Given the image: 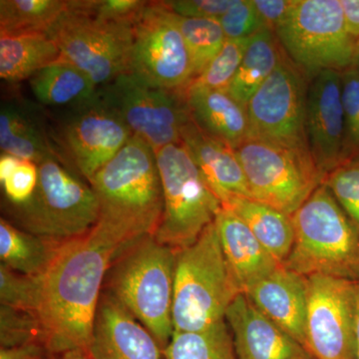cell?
I'll return each instance as SVG.
<instances>
[{
  "mask_svg": "<svg viewBox=\"0 0 359 359\" xmlns=\"http://www.w3.org/2000/svg\"><path fill=\"white\" fill-rule=\"evenodd\" d=\"M46 359H92L86 351L73 349L57 354H50Z\"/></svg>",
  "mask_w": 359,
  "mask_h": 359,
  "instance_id": "ee69618b",
  "label": "cell"
},
{
  "mask_svg": "<svg viewBox=\"0 0 359 359\" xmlns=\"http://www.w3.org/2000/svg\"><path fill=\"white\" fill-rule=\"evenodd\" d=\"M218 20L226 39H250L266 28L252 0H236Z\"/></svg>",
  "mask_w": 359,
  "mask_h": 359,
  "instance_id": "8d00e7d4",
  "label": "cell"
},
{
  "mask_svg": "<svg viewBox=\"0 0 359 359\" xmlns=\"http://www.w3.org/2000/svg\"><path fill=\"white\" fill-rule=\"evenodd\" d=\"M0 182L9 204H22L32 197L36 189L39 165L30 161L20 160L18 166Z\"/></svg>",
  "mask_w": 359,
  "mask_h": 359,
  "instance_id": "74e56055",
  "label": "cell"
},
{
  "mask_svg": "<svg viewBox=\"0 0 359 359\" xmlns=\"http://www.w3.org/2000/svg\"><path fill=\"white\" fill-rule=\"evenodd\" d=\"M7 211L14 226L59 243L86 235L99 219L93 189L60 159L39 163L34 193L22 204H9Z\"/></svg>",
  "mask_w": 359,
  "mask_h": 359,
  "instance_id": "8992f818",
  "label": "cell"
},
{
  "mask_svg": "<svg viewBox=\"0 0 359 359\" xmlns=\"http://www.w3.org/2000/svg\"><path fill=\"white\" fill-rule=\"evenodd\" d=\"M347 30L354 39H359V0H340Z\"/></svg>",
  "mask_w": 359,
  "mask_h": 359,
  "instance_id": "7bdbcfd3",
  "label": "cell"
},
{
  "mask_svg": "<svg viewBox=\"0 0 359 359\" xmlns=\"http://www.w3.org/2000/svg\"><path fill=\"white\" fill-rule=\"evenodd\" d=\"M358 282L334 276L306 278L304 348L313 359H356Z\"/></svg>",
  "mask_w": 359,
  "mask_h": 359,
  "instance_id": "9a60e30c",
  "label": "cell"
},
{
  "mask_svg": "<svg viewBox=\"0 0 359 359\" xmlns=\"http://www.w3.org/2000/svg\"><path fill=\"white\" fill-rule=\"evenodd\" d=\"M69 0H1L0 34L48 33Z\"/></svg>",
  "mask_w": 359,
  "mask_h": 359,
  "instance_id": "f1b7e54d",
  "label": "cell"
},
{
  "mask_svg": "<svg viewBox=\"0 0 359 359\" xmlns=\"http://www.w3.org/2000/svg\"><path fill=\"white\" fill-rule=\"evenodd\" d=\"M129 72L170 91L184 92L193 81L178 15L163 1H148L135 21Z\"/></svg>",
  "mask_w": 359,
  "mask_h": 359,
  "instance_id": "8fae6325",
  "label": "cell"
},
{
  "mask_svg": "<svg viewBox=\"0 0 359 359\" xmlns=\"http://www.w3.org/2000/svg\"><path fill=\"white\" fill-rule=\"evenodd\" d=\"M33 95L44 105L74 106L95 97L97 87L74 65L61 58L42 68L29 79Z\"/></svg>",
  "mask_w": 359,
  "mask_h": 359,
  "instance_id": "4316f807",
  "label": "cell"
},
{
  "mask_svg": "<svg viewBox=\"0 0 359 359\" xmlns=\"http://www.w3.org/2000/svg\"><path fill=\"white\" fill-rule=\"evenodd\" d=\"M42 276H29L0 264V302L37 316L41 302Z\"/></svg>",
  "mask_w": 359,
  "mask_h": 359,
  "instance_id": "1f68e13d",
  "label": "cell"
},
{
  "mask_svg": "<svg viewBox=\"0 0 359 359\" xmlns=\"http://www.w3.org/2000/svg\"><path fill=\"white\" fill-rule=\"evenodd\" d=\"M236 153L252 199L290 216L325 181L311 153L304 151L247 138L236 149Z\"/></svg>",
  "mask_w": 359,
  "mask_h": 359,
  "instance_id": "30bf717a",
  "label": "cell"
},
{
  "mask_svg": "<svg viewBox=\"0 0 359 359\" xmlns=\"http://www.w3.org/2000/svg\"><path fill=\"white\" fill-rule=\"evenodd\" d=\"M268 29L275 32L289 13L294 0H252Z\"/></svg>",
  "mask_w": 359,
  "mask_h": 359,
  "instance_id": "60d3db41",
  "label": "cell"
},
{
  "mask_svg": "<svg viewBox=\"0 0 359 359\" xmlns=\"http://www.w3.org/2000/svg\"><path fill=\"white\" fill-rule=\"evenodd\" d=\"M184 95L191 119L205 134L235 150L249 137L247 108L228 92L192 82Z\"/></svg>",
  "mask_w": 359,
  "mask_h": 359,
  "instance_id": "44dd1931",
  "label": "cell"
},
{
  "mask_svg": "<svg viewBox=\"0 0 359 359\" xmlns=\"http://www.w3.org/2000/svg\"><path fill=\"white\" fill-rule=\"evenodd\" d=\"M62 58L48 33L0 34V77L9 83L30 79Z\"/></svg>",
  "mask_w": 359,
  "mask_h": 359,
  "instance_id": "d4e9b609",
  "label": "cell"
},
{
  "mask_svg": "<svg viewBox=\"0 0 359 359\" xmlns=\"http://www.w3.org/2000/svg\"><path fill=\"white\" fill-rule=\"evenodd\" d=\"M306 133L314 164L325 179L344 161L346 124L341 73L323 71L309 82Z\"/></svg>",
  "mask_w": 359,
  "mask_h": 359,
  "instance_id": "2e32d148",
  "label": "cell"
},
{
  "mask_svg": "<svg viewBox=\"0 0 359 359\" xmlns=\"http://www.w3.org/2000/svg\"><path fill=\"white\" fill-rule=\"evenodd\" d=\"M178 20L190 54L193 78L196 79L218 55L226 39L218 18L178 16Z\"/></svg>",
  "mask_w": 359,
  "mask_h": 359,
  "instance_id": "4dcf8cb0",
  "label": "cell"
},
{
  "mask_svg": "<svg viewBox=\"0 0 359 359\" xmlns=\"http://www.w3.org/2000/svg\"><path fill=\"white\" fill-rule=\"evenodd\" d=\"M132 243L97 223L86 235L62 245L42 276L37 313L49 353L87 351L106 276L116 257Z\"/></svg>",
  "mask_w": 359,
  "mask_h": 359,
  "instance_id": "6da1fadb",
  "label": "cell"
},
{
  "mask_svg": "<svg viewBox=\"0 0 359 359\" xmlns=\"http://www.w3.org/2000/svg\"><path fill=\"white\" fill-rule=\"evenodd\" d=\"M148 1L142 0H86L90 13L100 20L134 25Z\"/></svg>",
  "mask_w": 359,
  "mask_h": 359,
  "instance_id": "f35d334b",
  "label": "cell"
},
{
  "mask_svg": "<svg viewBox=\"0 0 359 359\" xmlns=\"http://www.w3.org/2000/svg\"><path fill=\"white\" fill-rule=\"evenodd\" d=\"M241 294L224 259L214 221L195 243L177 250L174 332H201L221 323Z\"/></svg>",
  "mask_w": 359,
  "mask_h": 359,
  "instance_id": "5b68a950",
  "label": "cell"
},
{
  "mask_svg": "<svg viewBox=\"0 0 359 359\" xmlns=\"http://www.w3.org/2000/svg\"><path fill=\"white\" fill-rule=\"evenodd\" d=\"M215 224L224 259L243 294L252 283L282 266L235 212L222 207Z\"/></svg>",
  "mask_w": 359,
  "mask_h": 359,
  "instance_id": "7402d4cb",
  "label": "cell"
},
{
  "mask_svg": "<svg viewBox=\"0 0 359 359\" xmlns=\"http://www.w3.org/2000/svg\"><path fill=\"white\" fill-rule=\"evenodd\" d=\"M308 88V79L283 52L275 72L248 104V138L311 153L306 133Z\"/></svg>",
  "mask_w": 359,
  "mask_h": 359,
  "instance_id": "4fadbf2b",
  "label": "cell"
},
{
  "mask_svg": "<svg viewBox=\"0 0 359 359\" xmlns=\"http://www.w3.org/2000/svg\"><path fill=\"white\" fill-rule=\"evenodd\" d=\"M341 98L344 106V161L359 154V71L351 67L341 72Z\"/></svg>",
  "mask_w": 359,
  "mask_h": 359,
  "instance_id": "d590c367",
  "label": "cell"
},
{
  "mask_svg": "<svg viewBox=\"0 0 359 359\" xmlns=\"http://www.w3.org/2000/svg\"><path fill=\"white\" fill-rule=\"evenodd\" d=\"M163 4L181 18H219L236 4V0H170Z\"/></svg>",
  "mask_w": 359,
  "mask_h": 359,
  "instance_id": "ab89813d",
  "label": "cell"
},
{
  "mask_svg": "<svg viewBox=\"0 0 359 359\" xmlns=\"http://www.w3.org/2000/svg\"><path fill=\"white\" fill-rule=\"evenodd\" d=\"M97 92L132 134L155 151L181 143L182 130L190 119L184 92L158 88L131 72L120 75Z\"/></svg>",
  "mask_w": 359,
  "mask_h": 359,
  "instance_id": "7c38bea8",
  "label": "cell"
},
{
  "mask_svg": "<svg viewBox=\"0 0 359 359\" xmlns=\"http://www.w3.org/2000/svg\"><path fill=\"white\" fill-rule=\"evenodd\" d=\"M323 184L359 233V154L342 161L327 175Z\"/></svg>",
  "mask_w": 359,
  "mask_h": 359,
  "instance_id": "d6a6232c",
  "label": "cell"
},
{
  "mask_svg": "<svg viewBox=\"0 0 359 359\" xmlns=\"http://www.w3.org/2000/svg\"><path fill=\"white\" fill-rule=\"evenodd\" d=\"M283 53L275 32L266 28L257 33L250 39L242 65L226 92L247 108L250 98L275 72Z\"/></svg>",
  "mask_w": 359,
  "mask_h": 359,
  "instance_id": "83f0119b",
  "label": "cell"
},
{
  "mask_svg": "<svg viewBox=\"0 0 359 359\" xmlns=\"http://www.w3.org/2000/svg\"><path fill=\"white\" fill-rule=\"evenodd\" d=\"M30 107L18 101H2L0 109V147L2 153L39 165L60 159L57 148L41 119Z\"/></svg>",
  "mask_w": 359,
  "mask_h": 359,
  "instance_id": "603a6c76",
  "label": "cell"
},
{
  "mask_svg": "<svg viewBox=\"0 0 359 359\" xmlns=\"http://www.w3.org/2000/svg\"><path fill=\"white\" fill-rule=\"evenodd\" d=\"M87 353L92 359H162L163 349L154 335L106 292Z\"/></svg>",
  "mask_w": 359,
  "mask_h": 359,
  "instance_id": "e0dca14e",
  "label": "cell"
},
{
  "mask_svg": "<svg viewBox=\"0 0 359 359\" xmlns=\"http://www.w3.org/2000/svg\"><path fill=\"white\" fill-rule=\"evenodd\" d=\"M177 250L154 236L134 241L108 271V294L151 332L164 351L174 334Z\"/></svg>",
  "mask_w": 359,
  "mask_h": 359,
  "instance_id": "3957f363",
  "label": "cell"
},
{
  "mask_svg": "<svg viewBox=\"0 0 359 359\" xmlns=\"http://www.w3.org/2000/svg\"><path fill=\"white\" fill-rule=\"evenodd\" d=\"M275 32L309 82L323 71L353 67L358 40L347 30L340 0H294Z\"/></svg>",
  "mask_w": 359,
  "mask_h": 359,
  "instance_id": "52a82bcc",
  "label": "cell"
},
{
  "mask_svg": "<svg viewBox=\"0 0 359 359\" xmlns=\"http://www.w3.org/2000/svg\"><path fill=\"white\" fill-rule=\"evenodd\" d=\"M353 68L359 71V39L356 41L355 54H354Z\"/></svg>",
  "mask_w": 359,
  "mask_h": 359,
  "instance_id": "bcb514c9",
  "label": "cell"
},
{
  "mask_svg": "<svg viewBox=\"0 0 359 359\" xmlns=\"http://www.w3.org/2000/svg\"><path fill=\"white\" fill-rule=\"evenodd\" d=\"M71 108L56 132H51L52 139L63 162L89 183L133 134L98 92L91 100Z\"/></svg>",
  "mask_w": 359,
  "mask_h": 359,
  "instance_id": "5bb4252c",
  "label": "cell"
},
{
  "mask_svg": "<svg viewBox=\"0 0 359 359\" xmlns=\"http://www.w3.org/2000/svg\"><path fill=\"white\" fill-rule=\"evenodd\" d=\"M0 344L1 347L22 346L28 344H42L45 346L44 330L39 316L29 311L1 304Z\"/></svg>",
  "mask_w": 359,
  "mask_h": 359,
  "instance_id": "836d02e7",
  "label": "cell"
},
{
  "mask_svg": "<svg viewBox=\"0 0 359 359\" xmlns=\"http://www.w3.org/2000/svg\"><path fill=\"white\" fill-rule=\"evenodd\" d=\"M99 203L97 223L134 242L154 236L164 209L154 149L132 136L89 182Z\"/></svg>",
  "mask_w": 359,
  "mask_h": 359,
  "instance_id": "7a4b0ae2",
  "label": "cell"
},
{
  "mask_svg": "<svg viewBox=\"0 0 359 359\" xmlns=\"http://www.w3.org/2000/svg\"><path fill=\"white\" fill-rule=\"evenodd\" d=\"M163 355L165 359H238L226 320L201 332H174Z\"/></svg>",
  "mask_w": 359,
  "mask_h": 359,
  "instance_id": "f546056e",
  "label": "cell"
},
{
  "mask_svg": "<svg viewBox=\"0 0 359 359\" xmlns=\"http://www.w3.org/2000/svg\"><path fill=\"white\" fill-rule=\"evenodd\" d=\"M155 153L164 209L154 237L161 244L184 249L215 221L222 204L183 144H172Z\"/></svg>",
  "mask_w": 359,
  "mask_h": 359,
  "instance_id": "ba28073f",
  "label": "cell"
},
{
  "mask_svg": "<svg viewBox=\"0 0 359 359\" xmlns=\"http://www.w3.org/2000/svg\"><path fill=\"white\" fill-rule=\"evenodd\" d=\"M294 240L285 268L304 278L359 280V233L325 184L292 215Z\"/></svg>",
  "mask_w": 359,
  "mask_h": 359,
  "instance_id": "277c9868",
  "label": "cell"
},
{
  "mask_svg": "<svg viewBox=\"0 0 359 359\" xmlns=\"http://www.w3.org/2000/svg\"><path fill=\"white\" fill-rule=\"evenodd\" d=\"M244 294L262 313L304 347L306 278L282 264L249 285Z\"/></svg>",
  "mask_w": 359,
  "mask_h": 359,
  "instance_id": "d6986e66",
  "label": "cell"
},
{
  "mask_svg": "<svg viewBox=\"0 0 359 359\" xmlns=\"http://www.w3.org/2000/svg\"><path fill=\"white\" fill-rule=\"evenodd\" d=\"M224 320L238 359H313L299 342L262 313L245 294L231 302Z\"/></svg>",
  "mask_w": 359,
  "mask_h": 359,
  "instance_id": "ac0fdd59",
  "label": "cell"
},
{
  "mask_svg": "<svg viewBox=\"0 0 359 359\" xmlns=\"http://www.w3.org/2000/svg\"><path fill=\"white\" fill-rule=\"evenodd\" d=\"M222 207L235 212L271 256L283 264L294 245L292 216L252 198H233Z\"/></svg>",
  "mask_w": 359,
  "mask_h": 359,
  "instance_id": "cb8c5ba5",
  "label": "cell"
},
{
  "mask_svg": "<svg viewBox=\"0 0 359 359\" xmlns=\"http://www.w3.org/2000/svg\"><path fill=\"white\" fill-rule=\"evenodd\" d=\"M355 339L356 359H359V280L358 282V308H356Z\"/></svg>",
  "mask_w": 359,
  "mask_h": 359,
  "instance_id": "f6af8a7d",
  "label": "cell"
},
{
  "mask_svg": "<svg viewBox=\"0 0 359 359\" xmlns=\"http://www.w3.org/2000/svg\"><path fill=\"white\" fill-rule=\"evenodd\" d=\"M63 244L21 230L6 219H0L1 264L22 275L43 276Z\"/></svg>",
  "mask_w": 359,
  "mask_h": 359,
  "instance_id": "484cf974",
  "label": "cell"
},
{
  "mask_svg": "<svg viewBox=\"0 0 359 359\" xmlns=\"http://www.w3.org/2000/svg\"><path fill=\"white\" fill-rule=\"evenodd\" d=\"M133 26L100 20L90 13L86 0H69L48 34L62 58L83 71L99 89L129 72Z\"/></svg>",
  "mask_w": 359,
  "mask_h": 359,
  "instance_id": "9c48e42d",
  "label": "cell"
},
{
  "mask_svg": "<svg viewBox=\"0 0 359 359\" xmlns=\"http://www.w3.org/2000/svg\"><path fill=\"white\" fill-rule=\"evenodd\" d=\"M250 39H226L218 55L193 83L226 91L242 65ZM191 82V83H192Z\"/></svg>",
  "mask_w": 359,
  "mask_h": 359,
  "instance_id": "e575fe53",
  "label": "cell"
},
{
  "mask_svg": "<svg viewBox=\"0 0 359 359\" xmlns=\"http://www.w3.org/2000/svg\"><path fill=\"white\" fill-rule=\"evenodd\" d=\"M181 143L221 204L233 198H252L235 149L205 134L191 117L182 130Z\"/></svg>",
  "mask_w": 359,
  "mask_h": 359,
  "instance_id": "ffe728a7",
  "label": "cell"
},
{
  "mask_svg": "<svg viewBox=\"0 0 359 359\" xmlns=\"http://www.w3.org/2000/svg\"><path fill=\"white\" fill-rule=\"evenodd\" d=\"M50 355L42 344L0 347V359H46Z\"/></svg>",
  "mask_w": 359,
  "mask_h": 359,
  "instance_id": "b9f144b4",
  "label": "cell"
}]
</instances>
